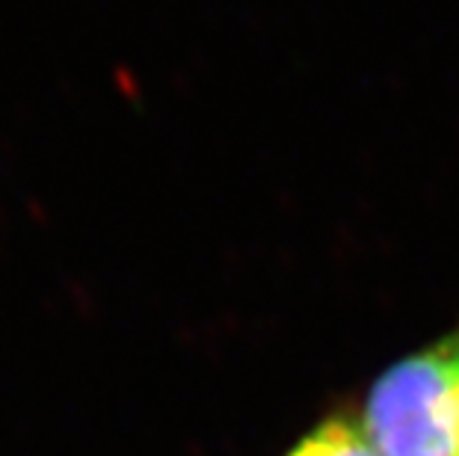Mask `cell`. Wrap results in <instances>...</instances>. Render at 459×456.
<instances>
[{"label": "cell", "mask_w": 459, "mask_h": 456, "mask_svg": "<svg viewBox=\"0 0 459 456\" xmlns=\"http://www.w3.org/2000/svg\"><path fill=\"white\" fill-rule=\"evenodd\" d=\"M359 424L379 456H459V323L385 367Z\"/></svg>", "instance_id": "obj_1"}, {"label": "cell", "mask_w": 459, "mask_h": 456, "mask_svg": "<svg viewBox=\"0 0 459 456\" xmlns=\"http://www.w3.org/2000/svg\"><path fill=\"white\" fill-rule=\"evenodd\" d=\"M281 456H379L374 444L368 442L365 430L359 424V415L332 412L324 421H317L308 433Z\"/></svg>", "instance_id": "obj_2"}]
</instances>
